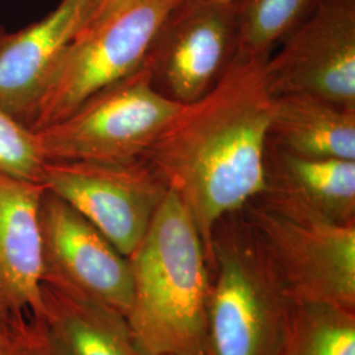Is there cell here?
<instances>
[{"mask_svg": "<svg viewBox=\"0 0 355 355\" xmlns=\"http://www.w3.org/2000/svg\"><path fill=\"white\" fill-rule=\"evenodd\" d=\"M266 60L234 54L215 86L182 105L142 155L189 208L208 262L216 224L267 189L275 95Z\"/></svg>", "mask_w": 355, "mask_h": 355, "instance_id": "1", "label": "cell"}, {"mask_svg": "<svg viewBox=\"0 0 355 355\" xmlns=\"http://www.w3.org/2000/svg\"><path fill=\"white\" fill-rule=\"evenodd\" d=\"M133 300L127 320L145 355H205L209 262L189 208L168 189L128 257Z\"/></svg>", "mask_w": 355, "mask_h": 355, "instance_id": "2", "label": "cell"}, {"mask_svg": "<svg viewBox=\"0 0 355 355\" xmlns=\"http://www.w3.org/2000/svg\"><path fill=\"white\" fill-rule=\"evenodd\" d=\"M241 214L292 305L355 312V224L333 221L271 187Z\"/></svg>", "mask_w": 355, "mask_h": 355, "instance_id": "3", "label": "cell"}, {"mask_svg": "<svg viewBox=\"0 0 355 355\" xmlns=\"http://www.w3.org/2000/svg\"><path fill=\"white\" fill-rule=\"evenodd\" d=\"M205 355H280L292 304L241 211L216 224Z\"/></svg>", "mask_w": 355, "mask_h": 355, "instance_id": "4", "label": "cell"}, {"mask_svg": "<svg viewBox=\"0 0 355 355\" xmlns=\"http://www.w3.org/2000/svg\"><path fill=\"white\" fill-rule=\"evenodd\" d=\"M183 0H132L82 29L55 64L29 123L48 127L148 61L168 15Z\"/></svg>", "mask_w": 355, "mask_h": 355, "instance_id": "5", "label": "cell"}, {"mask_svg": "<svg viewBox=\"0 0 355 355\" xmlns=\"http://www.w3.org/2000/svg\"><path fill=\"white\" fill-rule=\"evenodd\" d=\"M180 108L155 89L146 61L62 120L35 130L38 149L45 161L140 158Z\"/></svg>", "mask_w": 355, "mask_h": 355, "instance_id": "6", "label": "cell"}, {"mask_svg": "<svg viewBox=\"0 0 355 355\" xmlns=\"http://www.w3.org/2000/svg\"><path fill=\"white\" fill-rule=\"evenodd\" d=\"M40 184L85 216L127 258L140 245L168 191L165 179L142 157L46 161Z\"/></svg>", "mask_w": 355, "mask_h": 355, "instance_id": "7", "label": "cell"}, {"mask_svg": "<svg viewBox=\"0 0 355 355\" xmlns=\"http://www.w3.org/2000/svg\"><path fill=\"white\" fill-rule=\"evenodd\" d=\"M267 57L271 92L308 94L355 110V0H321Z\"/></svg>", "mask_w": 355, "mask_h": 355, "instance_id": "8", "label": "cell"}, {"mask_svg": "<svg viewBox=\"0 0 355 355\" xmlns=\"http://www.w3.org/2000/svg\"><path fill=\"white\" fill-rule=\"evenodd\" d=\"M236 51V3L183 0L166 19L148 58L153 83L173 102L190 104L215 86Z\"/></svg>", "mask_w": 355, "mask_h": 355, "instance_id": "9", "label": "cell"}, {"mask_svg": "<svg viewBox=\"0 0 355 355\" xmlns=\"http://www.w3.org/2000/svg\"><path fill=\"white\" fill-rule=\"evenodd\" d=\"M42 282L108 305L127 318L133 300L130 263L70 204L44 189L40 204Z\"/></svg>", "mask_w": 355, "mask_h": 355, "instance_id": "10", "label": "cell"}, {"mask_svg": "<svg viewBox=\"0 0 355 355\" xmlns=\"http://www.w3.org/2000/svg\"><path fill=\"white\" fill-rule=\"evenodd\" d=\"M94 0L58 6L0 46V107L29 127L38 99L69 44L89 24Z\"/></svg>", "mask_w": 355, "mask_h": 355, "instance_id": "11", "label": "cell"}, {"mask_svg": "<svg viewBox=\"0 0 355 355\" xmlns=\"http://www.w3.org/2000/svg\"><path fill=\"white\" fill-rule=\"evenodd\" d=\"M42 193L38 182L0 174V313L4 316L40 315Z\"/></svg>", "mask_w": 355, "mask_h": 355, "instance_id": "12", "label": "cell"}, {"mask_svg": "<svg viewBox=\"0 0 355 355\" xmlns=\"http://www.w3.org/2000/svg\"><path fill=\"white\" fill-rule=\"evenodd\" d=\"M37 318L57 355H145L123 313L62 286L42 282Z\"/></svg>", "mask_w": 355, "mask_h": 355, "instance_id": "13", "label": "cell"}, {"mask_svg": "<svg viewBox=\"0 0 355 355\" xmlns=\"http://www.w3.org/2000/svg\"><path fill=\"white\" fill-rule=\"evenodd\" d=\"M268 142L302 157L355 161V110L308 94L278 95Z\"/></svg>", "mask_w": 355, "mask_h": 355, "instance_id": "14", "label": "cell"}, {"mask_svg": "<svg viewBox=\"0 0 355 355\" xmlns=\"http://www.w3.org/2000/svg\"><path fill=\"white\" fill-rule=\"evenodd\" d=\"M267 187L282 191L341 224H355V161L309 158L268 142Z\"/></svg>", "mask_w": 355, "mask_h": 355, "instance_id": "15", "label": "cell"}, {"mask_svg": "<svg viewBox=\"0 0 355 355\" xmlns=\"http://www.w3.org/2000/svg\"><path fill=\"white\" fill-rule=\"evenodd\" d=\"M280 355H355V312L328 304L292 305Z\"/></svg>", "mask_w": 355, "mask_h": 355, "instance_id": "16", "label": "cell"}, {"mask_svg": "<svg viewBox=\"0 0 355 355\" xmlns=\"http://www.w3.org/2000/svg\"><path fill=\"white\" fill-rule=\"evenodd\" d=\"M321 0H237L236 54L267 58Z\"/></svg>", "mask_w": 355, "mask_h": 355, "instance_id": "17", "label": "cell"}, {"mask_svg": "<svg viewBox=\"0 0 355 355\" xmlns=\"http://www.w3.org/2000/svg\"><path fill=\"white\" fill-rule=\"evenodd\" d=\"M45 162L36 132L0 107V174L40 183Z\"/></svg>", "mask_w": 355, "mask_h": 355, "instance_id": "18", "label": "cell"}, {"mask_svg": "<svg viewBox=\"0 0 355 355\" xmlns=\"http://www.w3.org/2000/svg\"><path fill=\"white\" fill-rule=\"evenodd\" d=\"M21 355H57L51 349L44 327L37 318L24 313L7 316Z\"/></svg>", "mask_w": 355, "mask_h": 355, "instance_id": "19", "label": "cell"}, {"mask_svg": "<svg viewBox=\"0 0 355 355\" xmlns=\"http://www.w3.org/2000/svg\"><path fill=\"white\" fill-rule=\"evenodd\" d=\"M130 1L132 0H94L92 15L89 17V24L85 26V28L92 26V24L101 21L103 19H105L107 16H110V15H112L116 11H119L120 8H123L124 6H127L128 3H130Z\"/></svg>", "mask_w": 355, "mask_h": 355, "instance_id": "20", "label": "cell"}, {"mask_svg": "<svg viewBox=\"0 0 355 355\" xmlns=\"http://www.w3.org/2000/svg\"><path fill=\"white\" fill-rule=\"evenodd\" d=\"M0 355H21L8 318L0 313Z\"/></svg>", "mask_w": 355, "mask_h": 355, "instance_id": "21", "label": "cell"}, {"mask_svg": "<svg viewBox=\"0 0 355 355\" xmlns=\"http://www.w3.org/2000/svg\"><path fill=\"white\" fill-rule=\"evenodd\" d=\"M6 36H7V32L0 26V46H1V44H3V41L6 40Z\"/></svg>", "mask_w": 355, "mask_h": 355, "instance_id": "22", "label": "cell"}, {"mask_svg": "<svg viewBox=\"0 0 355 355\" xmlns=\"http://www.w3.org/2000/svg\"><path fill=\"white\" fill-rule=\"evenodd\" d=\"M212 1H217V3H236L237 0H212Z\"/></svg>", "mask_w": 355, "mask_h": 355, "instance_id": "23", "label": "cell"}]
</instances>
